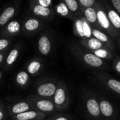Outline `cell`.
<instances>
[{
  "instance_id": "cell-1",
  "label": "cell",
  "mask_w": 120,
  "mask_h": 120,
  "mask_svg": "<svg viewBox=\"0 0 120 120\" xmlns=\"http://www.w3.org/2000/svg\"><path fill=\"white\" fill-rule=\"evenodd\" d=\"M71 51L76 58L91 70L106 72V71H108L110 69L106 60L99 58L94 54L82 48L80 45H73L71 48Z\"/></svg>"
},
{
  "instance_id": "cell-2",
  "label": "cell",
  "mask_w": 120,
  "mask_h": 120,
  "mask_svg": "<svg viewBox=\"0 0 120 120\" xmlns=\"http://www.w3.org/2000/svg\"><path fill=\"white\" fill-rule=\"evenodd\" d=\"M84 109L88 120H103L101 117L97 94L87 91L83 96Z\"/></svg>"
},
{
  "instance_id": "cell-3",
  "label": "cell",
  "mask_w": 120,
  "mask_h": 120,
  "mask_svg": "<svg viewBox=\"0 0 120 120\" xmlns=\"http://www.w3.org/2000/svg\"><path fill=\"white\" fill-rule=\"evenodd\" d=\"M91 72L102 88L120 98V81L117 80L105 72L91 70Z\"/></svg>"
},
{
  "instance_id": "cell-4",
  "label": "cell",
  "mask_w": 120,
  "mask_h": 120,
  "mask_svg": "<svg viewBox=\"0 0 120 120\" xmlns=\"http://www.w3.org/2000/svg\"><path fill=\"white\" fill-rule=\"evenodd\" d=\"M94 8L96 12L98 22L101 27V31L107 34L108 36H110L112 38V39L115 41L120 36V34L110 23L106 15V13L105 11V9L103 8L101 1H96L94 6Z\"/></svg>"
},
{
  "instance_id": "cell-5",
  "label": "cell",
  "mask_w": 120,
  "mask_h": 120,
  "mask_svg": "<svg viewBox=\"0 0 120 120\" xmlns=\"http://www.w3.org/2000/svg\"><path fill=\"white\" fill-rule=\"evenodd\" d=\"M98 99L99 107L101 114V117L103 120H116L117 118L118 112L113 105V104L108 100L106 98L103 97L102 95L97 94Z\"/></svg>"
},
{
  "instance_id": "cell-6",
  "label": "cell",
  "mask_w": 120,
  "mask_h": 120,
  "mask_svg": "<svg viewBox=\"0 0 120 120\" xmlns=\"http://www.w3.org/2000/svg\"><path fill=\"white\" fill-rule=\"evenodd\" d=\"M69 95L68 89L63 82L58 84L56 93L53 96V103L56 108L62 110L66 109L69 105Z\"/></svg>"
},
{
  "instance_id": "cell-7",
  "label": "cell",
  "mask_w": 120,
  "mask_h": 120,
  "mask_svg": "<svg viewBox=\"0 0 120 120\" xmlns=\"http://www.w3.org/2000/svg\"><path fill=\"white\" fill-rule=\"evenodd\" d=\"M74 32L80 39L93 37L91 35V27L82 15H79L75 20Z\"/></svg>"
},
{
  "instance_id": "cell-8",
  "label": "cell",
  "mask_w": 120,
  "mask_h": 120,
  "mask_svg": "<svg viewBox=\"0 0 120 120\" xmlns=\"http://www.w3.org/2000/svg\"><path fill=\"white\" fill-rule=\"evenodd\" d=\"M101 2L110 23L120 35V15L110 6L108 1L102 0Z\"/></svg>"
},
{
  "instance_id": "cell-9",
  "label": "cell",
  "mask_w": 120,
  "mask_h": 120,
  "mask_svg": "<svg viewBox=\"0 0 120 120\" xmlns=\"http://www.w3.org/2000/svg\"><path fill=\"white\" fill-rule=\"evenodd\" d=\"M91 35L94 38L98 39L105 46H107L111 51H115V44L113 39L108 36L107 34L103 32V31L91 27Z\"/></svg>"
},
{
  "instance_id": "cell-10",
  "label": "cell",
  "mask_w": 120,
  "mask_h": 120,
  "mask_svg": "<svg viewBox=\"0 0 120 120\" xmlns=\"http://www.w3.org/2000/svg\"><path fill=\"white\" fill-rule=\"evenodd\" d=\"M79 43L80 46L86 49L88 51H93L101 49H110L107 46H105L104 44L98 41V39L91 37L89 39H81L79 40Z\"/></svg>"
},
{
  "instance_id": "cell-11",
  "label": "cell",
  "mask_w": 120,
  "mask_h": 120,
  "mask_svg": "<svg viewBox=\"0 0 120 120\" xmlns=\"http://www.w3.org/2000/svg\"><path fill=\"white\" fill-rule=\"evenodd\" d=\"M80 13L81 15L86 20V22L89 24L91 27L101 30L98 22L97 15L94 7L85 8L84 10L80 11Z\"/></svg>"
},
{
  "instance_id": "cell-12",
  "label": "cell",
  "mask_w": 120,
  "mask_h": 120,
  "mask_svg": "<svg viewBox=\"0 0 120 120\" xmlns=\"http://www.w3.org/2000/svg\"><path fill=\"white\" fill-rule=\"evenodd\" d=\"M57 86L51 82L44 83L41 84L37 88V94L43 97H52L54 96Z\"/></svg>"
},
{
  "instance_id": "cell-13",
  "label": "cell",
  "mask_w": 120,
  "mask_h": 120,
  "mask_svg": "<svg viewBox=\"0 0 120 120\" xmlns=\"http://www.w3.org/2000/svg\"><path fill=\"white\" fill-rule=\"evenodd\" d=\"M35 108L44 112H51L56 110L54 103L49 100L39 99L35 102Z\"/></svg>"
},
{
  "instance_id": "cell-14",
  "label": "cell",
  "mask_w": 120,
  "mask_h": 120,
  "mask_svg": "<svg viewBox=\"0 0 120 120\" xmlns=\"http://www.w3.org/2000/svg\"><path fill=\"white\" fill-rule=\"evenodd\" d=\"M38 49L42 55H48L51 49V43L46 36H41L38 41Z\"/></svg>"
},
{
  "instance_id": "cell-15",
  "label": "cell",
  "mask_w": 120,
  "mask_h": 120,
  "mask_svg": "<svg viewBox=\"0 0 120 120\" xmlns=\"http://www.w3.org/2000/svg\"><path fill=\"white\" fill-rule=\"evenodd\" d=\"M65 5L67 6L71 15L72 18V20H75L77 18H78L79 15H81L80 13V8L78 4V1L76 0H65L63 1Z\"/></svg>"
},
{
  "instance_id": "cell-16",
  "label": "cell",
  "mask_w": 120,
  "mask_h": 120,
  "mask_svg": "<svg viewBox=\"0 0 120 120\" xmlns=\"http://www.w3.org/2000/svg\"><path fill=\"white\" fill-rule=\"evenodd\" d=\"M91 53L94 54L96 56L104 60H110L113 59L116 56V51H112L108 49H101L93 51H90Z\"/></svg>"
},
{
  "instance_id": "cell-17",
  "label": "cell",
  "mask_w": 120,
  "mask_h": 120,
  "mask_svg": "<svg viewBox=\"0 0 120 120\" xmlns=\"http://www.w3.org/2000/svg\"><path fill=\"white\" fill-rule=\"evenodd\" d=\"M15 13V9L13 7L9 6L6 8L0 15V26L5 25L8 22V21L11 18H13Z\"/></svg>"
},
{
  "instance_id": "cell-18",
  "label": "cell",
  "mask_w": 120,
  "mask_h": 120,
  "mask_svg": "<svg viewBox=\"0 0 120 120\" xmlns=\"http://www.w3.org/2000/svg\"><path fill=\"white\" fill-rule=\"evenodd\" d=\"M32 11L35 15H39V16H41L44 18L50 16L51 13H52V10L51 8L43 7L39 4H35L32 7Z\"/></svg>"
},
{
  "instance_id": "cell-19",
  "label": "cell",
  "mask_w": 120,
  "mask_h": 120,
  "mask_svg": "<svg viewBox=\"0 0 120 120\" xmlns=\"http://www.w3.org/2000/svg\"><path fill=\"white\" fill-rule=\"evenodd\" d=\"M30 109V105L27 103L20 102V103H18L12 106L11 112L13 114H15L16 115L29 111Z\"/></svg>"
},
{
  "instance_id": "cell-20",
  "label": "cell",
  "mask_w": 120,
  "mask_h": 120,
  "mask_svg": "<svg viewBox=\"0 0 120 120\" xmlns=\"http://www.w3.org/2000/svg\"><path fill=\"white\" fill-rule=\"evenodd\" d=\"M39 114L34 110L27 111L23 113H20L14 116L15 120H35Z\"/></svg>"
},
{
  "instance_id": "cell-21",
  "label": "cell",
  "mask_w": 120,
  "mask_h": 120,
  "mask_svg": "<svg viewBox=\"0 0 120 120\" xmlns=\"http://www.w3.org/2000/svg\"><path fill=\"white\" fill-rule=\"evenodd\" d=\"M40 25V22L35 18H30L25 22V28L27 31L33 32L39 28Z\"/></svg>"
},
{
  "instance_id": "cell-22",
  "label": "cell",
  "mask_w": 120,
  "mask_h": 120,
  "mask_svg": "<svg viewBox=\"0 0 120 120\" xmlns=\"http://www.w3.org/2000/svg\"><path fill=\"white\" fill-rule=\"evenodd\" d=\"M41 67V63L39 61L33 60L28 64L27 70L28 73H30L31 75H34V74L37 73L40 70Z\"/></svg>"
},
{
  "instance_id": "cell-23",
  "label": "cell",
  "mask_w": 120,
  "mask_h": 120,
  "mask_svg": "<svg viewBox=\"0 0 120 120\" xmlns=\"http://www.w3.org/2000/svg\"><path fill=\"white\" fill-rule=\"evenodd\" d=\"M20 30V25L18 21H11L6 27V31L11 34H18Z\"/></svg>"
},
{
  "instance_id": "cell-24",
  "label": "cell",
  "mask_w": 120,
  "mask_h": 120,
  "mask_svg": "<svg viewBox=\"0 0 120 120\" xmlns=\"http://www.w3.org/2000/svg\"><path fill=\"white\" fill-rule=\"evenodd\" d=\"M28 80H29V75L25 71L20 72L16 76V82L20 86L25 85L27 83Z\"/></svg>"
},
{
  "instance_id": "cell-25",
  "label": "cell",
  "mask_w": 120,
  "mask_h": 120,
  "mask_svg": "<svg viewBox=\"0 0 120 120\" xmlns=\"http://www.w3.org/2000/svg\"><path fill=\"white\" fill-rule=\"evenodd\" d=\"M18 56V50L17 49H13V50H11L7 56V58L6 60V65L8 66L13 65L17 60Z\"/></svg>"
},
{
  "instance_id": "cell-26",
  "label": "cell",
  "mask_w": 120,
  "mask_h": 120,
  "mask_svg": "<svg viewBox=\"0 0 120 120\" xmlns=\"http://www.w3.org/2000/svg\"><path fill=\"white\" fill-rule=\"evenodd\" d=\"M57 10H58V12L61 15L65 16V17H70L71 19H72V15H71L68 8L64 2H61L58 4V6H57Z\"/></svg>"
},
{
  "instance_id": "cell-27",
  "label": "cell",
  "mask_w": 120,
  "mask_h": 120,
  "mask_svg": "<svg viewBox=\"0 0 120 120\" xmlns=\"http://www.w3.org/2000/svg\"><path fill=\"white\" fill-rule=\"evenodd\" d=\"M96 1V0H79L78 4L79 6L80 11L84 10L85 8L94 7Z\"/></svg>"
},
{
  "instance_id": "cell-28",
  "label": "cell",
  "mask_w": 120,
  "mask_h": 120,
  "mask_svg": "<svg viewBox=\"0 0 120 120\" xmlns=\"http://www.w3.org/2000/svg\"><path fill=\"white\" fill-rule=\"evenodd\" d=\"M112 68L113 70L120 75V56H116L113 58L112 61Z\"/></svg>"
},
{
  "instance_id": "cell-29",
  "label": "cell",
  "mask_w": 120,
  "mask_h": 120,
  "mask_svg": "<svg viewBox=\"0 0 120 120\" xmlns=\"http://www.w3.org/2000/svg\"><path fill=\"white\" fill-rule=\"evenodd\" d=\"M110 6L120 15V0H111L108 1Z\"/></svg>"
},
{
  "instance_id": "cell-30",
  "label": "cell",
  "mask_w": 120,
  "mask_h": 120,
  "mask_svg": "<svg viewBox=\"0 0 120 120\" xmlns=\"http://www.w3.org/2000/svg\"><path fill=\"white\" fill-rule=\"evenodd\" d=\"M38 4L46 8H49L52 4V1L51 0H39L38 1Z\"/></svg>"
},
{
  "instance_id": "cell-31",
  "label": "cell",
  "mask_w": 120,
  "mask_h": 120,
  "mask_svg": "<svg viewBox=\"0 0 120 120\" xmlns=\"http://www.w3.org/2000/svg\"><path fill=\"white\" fill-rule=\"evenodd\" d=\"M8 41L6 39H0V51L5 49L8 46Z\"/></svg>"
},
{
  "instance_id": "cell-32",
  "label": "cell",
  "mask_w": 120,
  "mask_h": 120,
  "mask_svg": "<svg viewBox=\"0 0 120 120\" xmlns=\"http://www.w3.org/2000/svg\"><path fill=\"white\" fill-rule=\"evenodd\" d=\"M53 120H71V117L69 116H66V115H60V116L56 117Z\"/></svg>"
},
{
  "instance_id": "cell-33",
  "label": "cell",
  "mask_w": 120,
  "mask_h": 120,
  "mask_svg": "<svg viewBox=\"0 0 120 120\" xmlns=\"http://www.w3.org/2000/svg\"><path fill=\"white\" fill-rule=\"evenodd\" d=\"M114 41H115V47L117 46L118 48V49L120 51V35Z\"/></svg>"
},
{
  "instance_id": "cell-34",
  "label": "cell",
  "mask_w": 120,
  "mask_h": 120,
  "mask_svg": "<svg viewBox=\"0 0 120 120\" xmlns=\"http://www.w3.org/2000/svg\"><path fill=\"white\" fill-rule=\"evenodd\" d=\"M4 112H3L1 110H0V120H3V118H4Z\"/></svg>"
},
{
  "instance_id": "cell-35",
  "label": "cell",
  "mask_w": 120,
  "mask_h": 120,
  "mask_svg": "<svg viewBox=\"0 0 120 120\" xmlns=\"http://www.w3.org/2000/svg\"><path fill=\"white\" fill-rule=\"evenodd\" d=\"M3 59H4V55L1 54V53H0V63L2 62Z\"/></svg>"
},
{
  "instance_id": "cell-36",
  "label": "cell",
  "mask_w": 120,
  "mask_h": 120,
  "mask_svg": "<svg viewBox=\"0 0 120 120\" xmlns=\"http://www.w3.org/2000/svg\"><path fill=\"white\" fill-rule=\"evenodd\" d=\"M1 73L0 72V79H1Z\"/></svg>"
}]
</instances>
